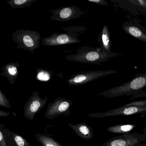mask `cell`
Returning a JSON list of instances; mask_svg holds the SVG:
<instances>
[{"instance_id":"cell-3","label":"cell","mask_w":146,"mask_h":146,"mask_svg":"<svg viewBox=\"0 0 146 146\" xmlns=\"http://www.w3.org/2000/svg\"><path fill=\"white\" fill-rule=\"evenodd\" d=\"M12 39L17 44L18 48L34 54L40 47L41 37L40 33L35 31L20 29L13 34Z\"/></svg>"},{"instance_id":"cell-26","label":"cell","mask_w":146,"mask_h":146,"mask_svg":"<svg viewBox=\"0 0 146 146\" xmlns=\"http://www.w3.org/2000/svg\"><path fill=\"white\" fill-rule=\"evenodd\" d=\"M133 2H135L136 5L137 4H138V5L141 6L143 7H145V3H146V1H144V0H138V1H132Z\"/></svg>"},{"instance_id":"cell-16","label":"cell","mask_w":146,"mask_h":146,"mask_svg":"<svg viewBox=\"0 0 146 146\" xmlns=\"http://www.w3.org/2000/svg\"><path fill=\"white\" fill-rule=\"evenodd\" d=\"M136 125L133 124L114 125L107 128V131L110 133L114 134H127L131 133L135 129Z\"/></svg>"},{"instance_id":"cell-30","label":"cell","mask_w":146,"mask_h":146,"mask_svg":"<svg viewBox=\"0 0 146 146\" xmlns=\"http://www.w3.org/2000/svg\"><path fill=\"white\" fill-rule=\"evenodd\" d=\"M145 7H146V3H145Z\"/></svg>"},{"instance_id":"cell-15","label":"cell","mask_w":146,"mask_h":146,"mask_svg":"<svg viewBox=\"0 0 146 146\" xmlns=\"http://www.w3.org/2000/svg\"><path fill=\"white\" fill-rule=\"evenodd\" d=\"M99 41L100 43L101 48L106 51L111 52V40L108 28L106 25H104L99 35Z\"/></svg>"},{"instance_id":"cell-8","label":"cell","mask_w":146,"mask_h":146,"mask_svg":"<svg viewBox=\"0 0 146 146\" xmlns=\"http://www.w3.org/2000/svg\"><path fill=\"white\" fill-rule=\"evenodd\" d=\"M66 33H54L50 36L42 39L43 46H55L69 45L81 42L78 36L80 35L69 31H65Z\"/></svg>"},{"instance_id":"cell-24","label":"cell","mask_w":146,"mask_h":146,"mask_svg":"<svg viewBox=\"0 0 146 146\" xmlns=\"http://www.w3.org/2000/svg\"><path fill=\"white\" fill-rule=\"evenodd\" d=\"M0 146H7L2 130H0Z\"/></svg>"},{"instance_id":"cell-28","label":"cell","mask_w":146,"mask_h":146,"mask_svg":"<svg viewBox=\"0 0 146 146\" xmlns=\"http://www.w3.org/2000/svg\"><path fill=\"white\" fill-rule=\"evenodd\" d=\"M137 146H146V141L144 143H140L139 145H137Z\"/></svg>"},{"instance_id":"cell-10","label":"cell","mask_w":146,"mask_h":146,"mask_svg":"<svg viewBox=\"0 0 146 146\" xmlns=\"http://www.w3.org/2000/svg\"><path fill=\"white\" fill-rule=\"evenodd\" d=\"M52 15L50 17L52 21L68 22L81 17L84 11L74 5L67 7H62L52 11Z\"/></svg>"},{"instance_id":"cell-19","label":"cell","mask_w":146,"mask_h":146,"mask_svg":"<svg viewBox=\"0 0 146 146\" xmlns=\"http://www.w3.org/2000/svg\"><path fill=\"white\" fill-rule=\"evenodd\" d=\"M36 77L37 79L41 81H47L51 77L50 72L43 69H37Z\"/></svg>"},{"instance_id":"cell-27","label":"cell","mask_w":146,"mask_h":146,"mask_svg":"<svg viewBox=\"0 0 146 146\" xmlns=\"http://www.w3.org/2000/svg\"><path fill=\"white\" fill-rule=\"evenodd\" d=\"M11 112H5L3 111H0V117H5L10 115Z\"/></svg>"},{"instance_id":"cell-29","label":"cell","mask_w":146,"mask_h":146,"mask_svg":"<svg viewBox=\"0 0 146 146\" xmlns=\"http://www.w3.org/2000/svg\"><path fill=\"white\" fill-rule=\"evenodd\" d=\"M142 131H143V134H146V126L143 129Z\"/></svg>"},{"instance_id":"cell-25","label":"cell","mask_w":146,"mask_h":146,"mask_svg":"<svg viewBox=\"0 0 146 146\" xmlns=\"http://www.w3.org/2000/svg\"><path fill=\"white\" fill-rule=\"evenodd\" d=\"M143 98V97H146V91H141L136 94L132 96L131 99H135V98Z\"/></svg>"},{"instance_id":"cell-12","label":"cell","mask_w":146,"mask_h":146,"mask_svg":"<svg viewBox=\"0 0 146 146\" xmlns=\"http://www.w3.org/2000/svg\"><path fill=\"white\" fill-rule=\"evenodd\" d=\"M20 65L18 62H11L5 65L1 69L0 75L7 78L11 85L15 84L19 71L18 68Z\"/></svg>"},{"instance_id":"cell-4","label":"cell","mask_w":146,"mask_h":146,"mask_svg":"<svg viewBox=\"0 0 146 146\" xmlns=\"http://www.w3.org/2000/svg\"><path fill=\"white\" fill-rule=\"evenodd\" d=\"M146 141V134L134 133L122 134L108 139L102 146H137Z\"/></svg>"},{"instance_id":"cell-23","label":"cell","mask_w":146,"mask_h":146,"mask_svg":"<svg viewBox=\"0 0 146 146\" xmlns=\"http://www.w3.org/2000/svg\"><path fill=\"white\" fill-rule=\"evenodd\" d=\"M89 2L95 3L100 5L107 6L108 3L104 0H87Z\"/></svg>"},{"instance_id":"cell-5","label":"cell","mask_w":146,"mask_h":146,"mask_svg":"<svg viewBox=\"0 0 146 146\" xmlns=\"http://www.w3.org/2000/svg\"><path fill=\"white\" fill-rule=\"evenodd\" d=\"M117 72L112 70L82 72L70 77L67 80V82L70 86H80L102 77Z\"/></svg>"},{"instance_id":"cell-18","label":"cell","mask_w":146,"mask_h":146,"mask_svg":"<svg viewBox=\"0 0 146 146\" xmlns=\"http://www.w3.org/2000/svg\"><path fill=\"white\" fill-rule=\"evenodd\" d=\"M38 0H10L7 2V5L12 9L27 8L32 6L33 3Z\"/></svg>"},{"instance_id":"cell-13","label":"cell","mask_w":146,"mask_h":146,"mask_svg":"<svg viewBox=\"0 0 146 146\" xmlns=\"http://www.w3.org/2000/svg\"><path fill=\"white\" fill-rule=\"evenodd\" d=\"M68 125L78 136L84 140L88 141L94 137L93 128L84 122H81L76 125L68 123Z\"/></svg>"},{"instance_id":"cell-9","label":"cell","mask_w":146,"mask_h":146,"mask_svg":"<svg viewBox=\"0 0 146 146\" xmlns=\"http://www.w3.org/2000/svg\"><path fill=\"white\" fill-rule=\"evenodd\" d=\"M47 97L42 99L38 92H35L31 95L24 108V117L29 120H33L36 114L39 112L46 105Z\"/></svg>"},{"instance_id":"cell-14","label":"cell","mask_w":146,"mask_h":146,"mask_svg":"<svg viewBox=\"0 0 146 146\" xmlns=\"http://www.w3.org/2000/svg\"><path fill=\"white\" fill-rule=\"evenodd\" d=\"M123 29L127 34L134 36L135 38L146 42V31L134 25L130 24L125 23L123 26Z\"/></svg>"},{"instance_id":"cell-17","label":"cell","mask_w":146,"mask_h":146,"mask_svg":"<svg viewBox=\"0 0 146 146\" xmlns=\"http://www.w3.org/2000/svg\"><path fill=\"white\" fill-rule=\"evenodd\" d=\"M35 137L42 146H63L52 137L44 134L37 133Z\"/></svg>"},{"instance_id":"cell-20","label":"cell","mask_w":146,"mask_h":146,"mask_svg":"<svg viewBox=\"0 0 146 146\" xmlns=\"http://www.w3.org/2000/svg\"><path fill=\"white\" fill-rule=\"evenodd\" d=\"M0 106L6 108H11V103L1 90H0Z\"/></svg>"},{"instance_id":"cell-22","label":"cell","mask_w":146,"mask_h":146,"mask_svg":"<svg viewBox=\"0 0 146 146\" xmlns=\"http://www.w3.org/2000/svg\"><path fill=\"white\" fill-rule=\"evenodd\" d=\"M124 106L146 107V100L135 101L123 105Z\"/></svg>"},{"instance_id":"cell-1","label":"cell","mask_w":146,"mask_h":146,"mask_svg":"<svg viewBox=\"0 0 146 146\" xmlns=\"http://www.w3.org/2000/svg\"><path fill=\"white\" fill-rule=\"evenodd\" d=\"M77 53L70 54L66 57L69 61L85 64H99L105 62L119 54L103 50L101 48H94L82 46L77 49Z\"/></svg>"},{"instance_id":"cell-21","label":"cell","mask_w":146,"mask_h":146,"mask_svg":"<svg viewBox=\"0 0 146 146\" xmlns=\"http://www.w3.org/2000/svg\"><path fill=\"white\" fill-rule=\"evenodd\" d=\"M63 29L64 31H72L76 34L81 35L82 33H83L85 30L86 28L82 26H74V27H66L63 28Z\"/></svg>"},{"instance_id":"cell-6","label":"cell","mask_w":146,"mask_h":146,"mask_svg":"<svg viewBox=\"0 0 146 146\" xmlns=\"http://www.w3.org/2000/svg\"><path fill=\"white\" fill-rule=\"evenodd\" d=\"M73 102L64 97H58L54 101L49 103L45 114L47 119H52L60 115L66 116L70 114L71 107Z\"/></svg>"},{"instance_id":"cell-7","label":"cell","mask_w":146,"mask_h":146,"mask_svg":"<svg viewBox=\"0 0 146 146\" xmlns=\"http://www.w3.org/2000/svg\"><path fill=\"white\" fill-rule=\"evenodd\" d=\"M140 114L141 117H144L146 114V107L124 106L114 108L106 111L89 114V116L96 118L122 115L129 116Z\"/></svg>"},{"instance_id":"cell-11","label":"cell","mask_w":146,"mask_h":146,"mask_svg":"<svg viewBox=\"0 0 146 146\" xmlns=\"http://www.w3.org/2000/svg\"><path fill=\"white\" fill-rule=\"evenodd\" d=\"M7 146H31L25 138L8 129H4L5 125L0 124Z\"/></svg>"},{"instance_id":"cell-2","label":"cell","mask_w":146,"mask_h":146,"mask_svg":"<svg viewBox=\"0 0 146 146\" xmlns=\"http://www.w3.org/2000/svg\"><path fill=\"white\" fill-rule=\"evenodd\" d=\"M146 87V72H145L136 74L129 82L105 90L100 93L99 95L108 98L123 96H133L142 91V90Z\"/></svg>"}]
</instances>
